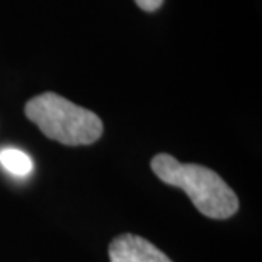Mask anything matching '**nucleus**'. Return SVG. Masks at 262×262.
Returning <instances> with one entry per match:
<instances>
[{
	"label": "nucleus",
	"instance_id": "1",
	"mask_svg": "<svg viewBox=\"0 0 262 262\" xmlns=\"http://www.w3.org/2000/svg\"><path fill=\"white\" fill-rule=\"evenodd\" d=\"M151 170L162 182L184 191L204 216L225 220L237 213V194L216 172L208 167L182 164L172 155L159 154L151 159Z\"/></svg>",
	"mask_w": 262,
	"mask_h": 262
},
{
	"label": "nucleus",
	"instance_id": "5",
	"mask_svg": "<svg viewBox=\"0 0 262 262\" xmlns=\"http://www.w3.org/2000/svg\"><path fill=\"white\" fill-rule=\"evenodd\" d=\"M135 2L141 10H145V12H154V10L162 7L164 0H135Z\"/></svg>",
	"mask_w": 262,
	"mask_h": 262
},
{
	"label": "nucleus",
	"instance_id": "2",
	"mask_svg": "<svg viewBox=\"0 0 262 262\" xmlns=\"http://www.w3.org/2000/svg\"><path fill=\"white\" fill-rule=\"evenodd\" d=\"M26 116L50 140L68 146L92 145L101 138L102 121L96 113L55 92H45L26 104Z\"/></svg>",
	"mask_w": 262,
	"mask_h": 262
},
{
	"label": "nucleus",
	"instance_id": "3",
	"mask_svg": "<svg viewBox=\"0 0 262 262\" xmlns=\"http://www.w3.org/2000/svg\"><path fill=\"white\" fill-rule=\"evenodd\" d=\"M111 262H172L154 244L133 233L119 235L109 245Z\"/></svg>",
	"mask_w": 262,
	"mask_h": 262
},
{
	"label": "nucleus",
	"instance_id": "4",
	"mask_svg": "<svg viewBox=\"0 0 262 262\" xmlns=\"http://www.w3.org/2000/svg\"><path fill=\"white\" fill-rule=\"evenodd\" d=\"M0 164L7 172L15 177H26L33 170V160L23 150L2 148L0 150Z\"/></svg>",
	"mask_w": 262,
	"mask_h": 262
}]
</instances>
